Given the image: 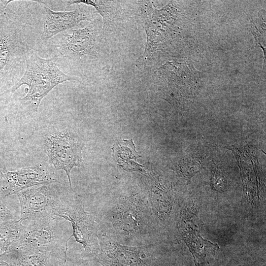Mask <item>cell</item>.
I'll return each instance as SVG.
<instances>
[{"label":"cell","mask_w":266,"mask_h":266,"mask_svg":"<svg viewBox=\"0 0 266 266\" xmlns=\"http://www.w3.org/2000/svg\"><path fill=\"white\" fill-rule=\"evenodd\" d=\"M3 200L0 198V224L15 219L12 212L6 206Z\"/></svg>","instance_id":"ac0fdd59"},{"label":"cell","mask_w":266,"mask_h":266,"mask_svg":"<svg viewBox=\"0 0 266 266\" xmlns=\"http://www.w3.org/2000/svg\"><path fill=\"white\" fill-rule=\"evenodd\" d=\"M55 215L70 223L72 229L70 238L73 236L82 246L84 256L91 258L97 256L100 248L98 237L100 226L94 217L85 211L77 198L68 193Z\"/></svg>","instance_id":"3957f363"},{"label":"cell","mask_w":266,"mask_h":266,"mask_svg":"<svg viewBox=\"0 0 266 266\" xmlns=\"http://www.w3.org/2000/svg\"><path fill=\"white\" fill-rule=\"evenodd\" d=\"M2 88H3V89L5 91V93H6V90L4 89V88L2 87V86L1 85V84L0 83V97L4 95V91H3V90Z\"/></svg>","instance_id":"44dd1931"},{"label":"cell","mask_w":266,"mask_h":266,"mask_svg":"<svg viewBox=\"0 0 266 266\" xmlns=\"http://www.w3.org/2000/svg\"><path fill=\"white\" fill-rule=\"evenodd\" d=\"M63 72L53 58L45 59L33 53L26 58V68L22 76L13 85L8 93H13L21 86H27L21 104L37 113L43 99L56 86L75 80Z\"/></svg>","instance_id":"6da1fadb"},{"label":"cell","mask_w":266,"mask_h":266,"mask_svg":"<svg viewBox=\"0 0 266 266\" xmlns=\"http://www.w3.org/2000/svg\"><path fill=\"white\" fill-rule=\"evenodd\" d=\"M97 34L94 23H90L84 28L63 34L56 45V50L62 56L70 59H80L85 55L97 57Z\"/></svg>","instance_id":"9c48e42d"},{"label":"cell","mask_w":266,"mask_h":266,"mask_svg":"<svg viewBox=\"0 0 266 266\" xmlns=\"http://www.w3.org/2000/svg\"><path fill=\"white\" fill-rule=\"evenodd\" d=\"M0 266H18L14 253L9 251L0 255Z\"/></svg>","instance_id":"2e32d148"},{"label":"cell","mask_w":266,"mask_h":266,"mask_svg":"<svg viewBox=\"0 0 266 266\" xmlns=\"http://www.w3.org/2000/svg\"><path fill=\"white\" fill-rule=\"evenodd\" d=\"M43 140L49 163L56 169L65 171L71 187V171L83 164L82 141L67 130L50 131L45 134Z\"/></svg>","instance_id":"8992f818"},{"label":"cell","mask_w":266,"mask_h":266,"mask_svg":"<svg viewBox=\"0 0 266 266\" xmlns=\"http://www.w3.org/2000/svg\"><path fill=\"white\" fill-rule=\"evenodd\" d=\"M56 183L54 171L43 163L14 171H0V198L3 199L33 186Z\"/></svg>","instance_id":"52a82bcc"},{"label":"cell","mask_w":266,"mask_h":266,"mask_svg":"<svg viewBox=\"0 0 266 266\" xmlns=\"http://www.w3.org/2000/svg\"><path fill=\"white\" fill-rule=\"evenodd\" d=\"M42 10L44 22L41 37L45 41L81 21L91 20L93 16L91 12L81 8L69 11H55L44 5Z\"/></svg>","instance_id":"30bf717a"},{"label":"cell","mask_w":266,"mask_h":266,"mask_svg":"<svg viewBox=\"0 0 266 266\" xmlns=\"http://www.w3.org/2000/svg\"><path fill=\"white\" fill-rule=\"evenodd\" d=\"M11 252L16 256L18 266H58L66 256V252L61 250Z\"/></svg>","instance_id":"8fae6325"},{"label":"cell","mask_w":266,"mask_h":266,"mask_svg":"<svg viewBox=\"0 0 266 266\" xmlns=\"http://www.w3.org/2000/svg\"><path fill=\"white\" fill-rule=\"evenodd\" d=\"M99 252L97 261L105 266H144L140 253L145 247L122 245L106 233L98 235Z\"/></svg>","instance_id":"ba28073f"},{"label":"cell","mask_w":266,"mask_h":266,"mask_svg":"<svg viewBox=\"0 0 266 266\" xmlns=\"http://www.w3.org/2000/svg\"><path fill=\"white\" fill-rule=\"evenodd\" d=\"M137 195L120 198L111 203L107 218L115 233L124 240H132L146 226V203Z\"/></svg>","instance_id":"5b68a950"},{"label":"cell","mask_w":266,"mask_h":266,"mask_svg":"<svg viewBox=\"0 0 266 266\" xmlns=\"http://www.w3.org/2000/svg\"><path fill=\"white\" fill-rule=\"evenodd\" d=\"M67 192L62 186L49 183L33 186L17 193L21 215L19 221L54 216Z\"/></svg>","instance_id":"277c9868"},{"label":"cell","mask_w":266,"mask_h":266,"mask_svg":"<svg viewBox=\"0 0 266 266\" xmlns=\"http://www.w3.org/2000/svg\"><path fill=\"white\" fill-rule=\"evenodd\" d=\"M133 139H122L114 145L113 159L122 168L127 171L146 173L144 167L137 162L140 157L135 151Z\"/></svg>","instance_id":"4fadbf2b"},{"label":"cell","mask_w":266,"mask_h":266,"mask_svg":"<svg viewBox=\"0 0 266 266\" xmlns=\"http://www.w3.org/2000/svg\"><path fill=\"white\" fill-rule=\"evenodd\" d=\"M19 47L17 39L11 32L0 29V83L14 67L18 57Z\"/></svg>","instance_id":"7c38bea8"},{"label":"cell","mask_w":266,"mask_h":266,"mask_svg":"<svg viewBox=\"0 0 266 266\" xmlns=\"http://www.w3.org/2000/svg\"><path fill=\"white\" fill-rule=\"evenodd\" d=\"M58 266H91L90 261L86 259H76L69 257L66 254L65 261Z\"/></svg>","instance_id":"e0dca14e"},{"label":"cell","mask_w":266,"mask_h":266,"mask_svg":"<svg viewBox=\"0 0 266 266\" xmlns=\"http://www.w3.org/2000/svg\"><path fill=\"white\" fill-rule=\"evenodd\" d=\"M25 226L16 219L0 224V255L8 252L20 237Z\"/></svg>","instance_id":"5bb4252c"},{"label":"cell","mask_w":266,"mask_h":266,"mask_svg":"<svg viewBox=\"0 0 266 266\" xmlns=\"http://www.w3.org/2000/svg\"><path fill=\"white\" fill-rule=\"evenodd\" d=\"M13 0H0V13L6 8L7 5Z\"/></svg>","instance_id":"d6986e66"},{"label":"cell","mask_w":266,"mask_h":266,"mask_svg":"<svg viewBox=\"0 0 266 266\" xmlns=\"http://www.w3.org/2000/svg\"><path fill=\"white\" fill-rule=\"evenodd\" d=\"M185 161L180 166L181 171L183 174L189 177L198 172L200 170V166L197 162L189 160Z\"/></svg>","instance_id":"9a60e30c"},{"label":"cell","mask_w":266,"mask_h":266,"mask_svg":"<svg viewBox=\"0 0 266 266\" xmlns=\"http://www.w3.org/2000/svg\"><path fill=\"white\" fill-rule=\"evenodd\" d=\"M67 222L56 216L29 221L20 237L9 251L61 250L67 252L71 235Z\"/></svg>","instance_id":"7a4b0ae2"},{"label":"cell","mask_w":266,"mask_h":266,"mask_svg":"<svg viewBox=\"0 0 266 266\" xmlns=\"http://www.w3.org/2000/svg\"><path fill=\"white\" fill-rule=\"evenodd\" d=\"M0 170L2 172H4L7 170L4 163L3 162V161L0 158Z\"/></svg>","instance_id":"ffe728a7"}]
</instances>
